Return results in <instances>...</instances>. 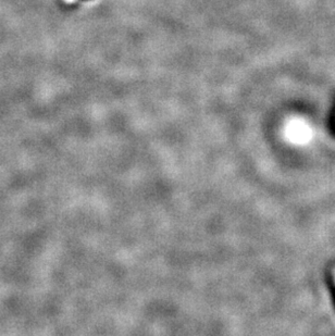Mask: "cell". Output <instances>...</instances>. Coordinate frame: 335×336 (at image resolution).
Wrapping results in <instances>:
<instances>
[{"mask_svg": "<svg viewBox=\"0 0 335 336\" xmlns=\"http://www.w3.org/2000/svg\"><path fill=\"white\" fill-rule=\"evenodd\" d=\"M285 137L292 144L305 145L311 139L312 131L305 121L294 119L285 126Z\"/></svg>", "mask_w": 335, "mask_h": 336, "instance_id": "cell-1", "label": "cell"}]
</instances>
